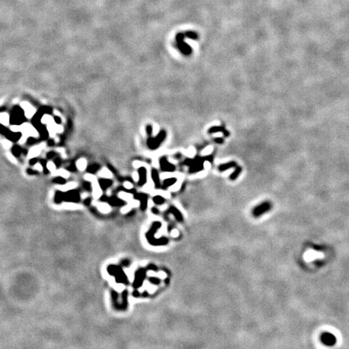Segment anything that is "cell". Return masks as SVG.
Wrapping results in <instances>:
<instances>
[{
  "label": "cell",
  "mask_w": 349,
  "mask_h": 349,
  "mask_svg": "<svg viewBox=\"0 0 349 349\" xmlns=\"http://www.w3.org/2000/svg\"><path fill=\"white\" fill-rule=\"evenodd\" d=\"M7 158H8L9 160L11 161V163H16V159H15V157H14L12 154H11L10 153H7Z\"/></svg>",
  "instance_id": "cell-34"
},
{
  "label": "cell",
  "mask_w": 349,
  "mask_h": 349,
  "mask_svg": "<svg viewBox=\"0 0 349 349\" xmlns=\"http://www.w3.org/2000/svg\"><path fill=\"white\" fill-rule=\"evenodd\" d=\"M237 167V163L234 162V161H230V162H229V163H223V164H221L218 166V170H219L220 171H226V170H229L230 169V168H233V167Z\"/></svg>",
  "instance_id": "cell-19"
},
{
  "label": "cell",
  "mask_w": 349,
  "mask_h": 349,
  "mask_svg": "<svg viewBox=\"0 0 349 349\" xmlns=\"http://www.w3.org/2000/svg\"><path fill=\"white\" fill-rule=\"evenodd\" d=\"M151 178L153 180V182L154 184V187L155 188L159 189L162 188V184L160 183V180H159V175H158V171L156 169H152L151 171Z\"/></svg>",
  "instance_id": "cell-14"
},
{
  "label": "cell",
  "mask_w": 349,
  "mask_h": 349,
  "mask_svg": "<svg viewBox=\"0 0 349 349\" xmlns=\"http://www.w3.org/2000/svg\"><path fill=\"white\" fill-rule=\"evenodd\" d=\"M34 168L36 170H37V171H42V166H41V164H39V163H37V164L35 165Z\"/></svg>",
  "instance_id": "cell-38"
},
{
  "label": "cell",
  "mask_w": 349,
  "mask_h": 349,
  "mask_svg": "<svg viewBox=\"0 0 349 349\" xmlns=\"http://www.w3.org/2000/svg\"><path fill=\"white\" fill-rule=\"evenodd\" d=\"M205 160H209V162L212 163V155L205 157V158L196 156L193 159L188 158L183 163V164L189 167V173H196V172H199V171L204 169V163L205 162Z\"/></svg>",
  "instance_id": "cell-1"
},
{
  "label": "cell",
  "mask_w": 349,
  "mask_h": 349,
  "mask_svg": "<svg viewBox=\"0 0 349 349\" xmlns=\"http://www.w3.org/2000/svg\"><path fill=\"white\" fill-rule=\"evenodd\" d=\"M159 165H160V168L163 171H166V172H172V171H176V166L168 162L167 158L166 156H163L160 158L159 160Z\"/></svg>",
  "instance_id": "cell-7"
},
{
  "label": "cell",
  "mask_w": 349,
  "mask_h": 349,
  "mask_svg": "<svg viewBox=\"0 0 349 349\" xmlns=\"http://www.w3.org/2000/svg\"><path fill=\"white\" fill-rule=\"evenodd\" d=\"M100 208L103 211H108V210H109V207H108L106 204H100Z\"/></svg>",
  "instance_id": "cell-37"
},
{
  "label": "cell",
  "mask_w": 349,
  "mask_h": 349,
  "mask_svg": "<svg viewBox=\"0 0 349 349\" xmlns=\"http://www.w3.org/2000/svg\"><path fill=\"white\" fill-rule=\"evenodd\" d=\"M321 340L323 344L327 346H334L336 343V337L331 333L329 332H325L321 335Z\"/></svg>",
  "instance_id": "cell-8"
},
{
  "label": "cell",
  "mask_w": 349,
  "mask_h": 349,
  "mask_svg": "<svg viewBox=\"0 0 349 349\" xmlns=\"http://www.w3.org/2000/svg\"><path fill=\"white\" fill-rule=\"evenodd\" d=\"M21 107L24 109V113H25V116H26L28 118H31V117L34 115L36 110H35L34 108H33L30 104H28V103L27 102H23L21 104Z\"/></svg>",
  "instance_id": "cell-12"
},
{
  "label": "cell",
  "mask_w": 349,
  "mask_h": 349,
  "mask_svg": "<svg viewBox=\"0 0 349 349\" xmlns=\"http://www.w3.org/2000/svg\"><path fill=\"white\" fill-rule=\"evenodd\" d=\"M55 174H58V175H59V176H61V177H63V178H68V177H69V175L67 171H65V170H64V169L58 170V171H56V173H55Z\"/></svg>",
  "instance_id": "cell-28"
},
{
  "label": "cell",
  "mask_w": 349,
  "mask_h": 349,
  "mask_svg": "<svg viewBox=\"0 0 349 349\" xmlns=\"http://www.w3.org/2000/svg\"><path fill=\"white\" fill-rule=\"evenodd\" d=\"M59 188H60L61 190H63V191H68V190H70V189L76 188V184L74 182H70L65 184L64 186H60Z\"/></svg>",
  "instance_id": "cell-23"
},
{
  "label": "cell",
  "mask_w": 349,
  "mask_h": 349,
  "mask_svg": "<svg viewBox=\"0 0 349 349\" xmlns=\"http://www.w3.org/2000/svg\"><path fill=\"white\" fill-rule=\"evenodd\" d=\"M9 116L7 113H0V122L5 125H7L9 123Z\"/></svg>",
  "instance_id": "cell-24"
},
{
  "label": "cell",
  "mask_w": 349,
  "mask_h": 349,
  "mask_svg": "<svg viewBox=\"0 0 349 349\" xmlns=\"http://www.w3.org/2000/svg\"><path fill=\"white\" fill-rule=\"evenodd\" d=\"M150 281L154 284H160V280L157 277H150Z\"/></svg>",
  "instance_id": "cell-33"
},
{
  "label": "cell",
  "mask_w": 349,
  "mask_h": 349,
  "mask_svg": "<svg viewBox=\"0 0 349 349\" xmlns=\"http://www.w3.org/2000/svg\"><path fill=\"white\" fill-rule=\"evenodd\" d=\"M161 226H162V225H161L160 222L155 221V222H154L153 225H152L151 229L150 230V231L146 234V238H147L148 239V242H149L151 245L164 246V245H167V243H168V242H169L168 239H167V238H165V237H163L162 239H155V238H154V233L156 232L157 230L161 227Z\"/></svg>",
  "instance_id": "cell-2"
},
{
  "label": "cell",
  "mask_w": 349,
  "mask_h": 349,
  "mask_svg": "<svg viewBox=\"0 0 349 349\" xmlns=\"http://www.w3.org/2000/svg\"><path fill=\"white\" fill-rule=\"evenodd\" d=\"M167 137V133L165 130H161L155 137H152L151 135L149 136L147 141V145L150 150H157L159 145L162 144Z\"/></svg>",
  "instance_id": "cell-3"
},
{
  "label": "cell",
  "mask_w": 349,
  "mask_h": 349,
  "mask_svg": "<svg viewBox=\"0 0 349 349\" xmlns=\"http://www.w3.org/2000/svg\"><path fill=\"white\" fill-rule=\"evenodd\" d=\"M124 186H125V188L127 189H130L132 188V184H130V183L129 182H125V184H124Z\"/></svg>",
  "instance_id": "cell-39"
},
{
  "label": "cell",
  "mask_w": 349,
  "mask_h": 349,
  "mask_svg": "<svg viewBox=\"0 0 349 349\" xmlns=\"http://www.w3.org/2000/svg\"><path fill=\"white\" fill-rule=\"evenodd\" d=\"M218 132L222 133L224 134V136L226 137L230 136V133H229V131H227V130L224 128V127H222V126H212V127H210L208 130V133L209 134H212V133H218Z\"/></svg>",
  "instance_id": "cell-13"
},
{
  "label": "cell",
  "mask_w": 349,
  "mask_h": 349,
  "mask_svg": "<svg viewBox=\"0 0 349 349\" xmlns=\"http://www.w3.org/2000/svg\"><path fill=\"white\" fill-rule=\"evenodd\" d=\"M167 212H170L171 214H173L174 217H176V219L178 221H180V222H183V221H184V217H183L181 212L175 206H171L169 209L167 210Z\"/></svg>",
  "instance_id": "cell-15"
},
{
  "label": "cell",
  "mask_w": 349,
  "mask_h": 349,
  "mask_svg": "<svg viewBox=\"0 0 349 349\" xmlns=\"http://www.w3.org/2000/svg\"><path fill=\"white\" fill-rule=\"evenodd\" d=\"M91 184H92V188H93L94 196L96 198L100 197V196H101V189H100V184H98L97 180L93 181V182H91Z\"/></svg>",
  "instance_id": "cell-20"
},
{
  "label": "cell",
  "mask_w": 349,
  "mask_h": 349,
  "mask_svg": "<svg viewBox=\"0 0 349 349\" xmlns=\"http://www.w3.org/2000/svg\"><path fill=\"white\" fill-rule=\"evenodd\" d=\"M11 130L13 132H20L23 133V134L25 136H32V137H38V133L33 125H31L30 124L24 123L21 125H15L11 127Z\"/></svg>",
  "instance_id": "cell-4"
},
{
  "label": "cell",
  "mask_w": 349,
  "mask_h": 349,
  "mask_svg": "<svg viewBox=\"0 0 349 349\" xmlns=\"http://www.w3.org/2000/svg\"><path fill=\"white\" fill-rule=\"evenodd\" d=\"M84 178L85 180H87V181H90V182H93V181L96 180V176H93V175H91V174H87V175L85 176Z\"/></svg>",
  "instance_id": "cell-31"
},
{
  "label": "cell",
  "mask_w": 349,
  "mask_h": 349,
  "mask_svg": "<svg viewBox=\"0 0 349 349\" xmlns=\"http://www.w3.org/2000/svg\"><path fill=\"white\" fill-rule=\"evenodd\" d=\"M45 145H46L45 144L42 143V144H41V145H37V146H35V147H33V149L30 150V152H29V154H28L29 158H34V157L37 156V155H38V154L41 153V150H42V149H44Z\"/></svg>",
  "instance_id": "cell-18"
},
{
  "label": "cell",
  "mask_w": 349,
  "mask_h": 349,
  "mask_svg": "<svg viewBox=\"0 0 349 349\" xmlns=\"http://www.w3.org/2000/svg\"><path fill=\"white\" fill-rule=\"evenodd\" d=\"M145 270H144V269H140V270H138V271L137 272V273H136V276H135L136 279H135V282L134 284H133V286L137 287V288L141 286V283L143 282L144 279H145Z\"/></svg>",
  "instance_id": "cell-10"
},
{
  "label": "cell",
  "mask_w": 349,
  "mask_h": 349,
  "mask_svg": "<svg viewBox=\"0 0 349 349\" xmlns=\"http://www.w3.org/2000/svg\"><path fill=\"white\" fill-rule=\"evenodd\" d=\"M153 202L155 203L156 204H158V205H160V204H164L165 199L163 196H155L153 197Z\"/></svg>",
  "instance_id": "cell-27"
},
{
  "label": "cell",
  "mask_w": 349,
  "mask_h": 349,
  "mask_svg": "<svg viewBox=\"0 0 349 349\" xmlns=\"http://www.w3.org/2000/svg\"><path fill=\"white\" fill-rule=\"evenodd\" d=\"M146 132L148 133V136L152 135V132H153V129H152L151 125H147L146 126Z\"/></svg>",
  "instance_id": "cell-35"
},
{
  "label": "cell",
  "mask_w": 349,
  "mask_h": 349,
  "mask_svg": "<svg viewBox=\"0 0 349 349\" xmlns=\"http://www.w3.org/2000/svg\"><path fill=\"white\" fill-rule=\"evenodd\" d=\"M146 174H147V172H146V169H145V167H139V169H138V176H139L138 185H139V186H143L145 183H146V180H147V176H146Z\"/></svg>",
  "instance_id": "cell-11"
},
{
  "label": "cell",
  "mask_w": 349,
  "mask_h": 349,
  "mask_svg": "<svg viewBox=\"0 0 349 349\" xmlns=\"http://www.w3.org/2000/svg\"><path fill=\"white\" fill-rule=\"evenodd\" d=\"M99 175H100L101 177H104V178H110V177H112V173H111V171H109V170L107 169V168H104L102 171H100Z\"/></svg>",
  "instance_id": "cell-26"
},
{
  "label": "cell",
  "mask_w": 349,
  "mask_h": 349,
  "mask_svg": "<svg viewBox=\"0 0 349 349\" xmlns=\"http://www.w3.org/2000/svg\"><path fill=\"white\" fill-rule=\"evenodd\" d=\"M176 181H177V179H176V178L166 179V180H164V181H163V184H162V189H163V190H166L167 188H169V187H171V186H172L173 184H175L176 183Z\"/></svg>",
  "instance_id": "cell-21"
},
{
  "label": "cell",
  "mask_w": 349,
  "mask_h": 349,
  "mask_svg": "<svg viewBox=\"0 0 349 349\" xmlns=\"http://www.w3.org/2000/svg\"><path fill=\"white\" fill-rule=\"evenodd\" d=\"M177 46L180 49L183 54L184 55H190L192 53V49L188 46V45H187L184 41V36L183 34H179L177 36Z\"/></svg>",
  "instance_id": "cell-6"
},
{
  "label": "cell",
  "mask_w": 349,
  "mask_h": 349,
  "mask_svg": "<svg viewBox=\"0 0 349 349\" xmlns=\"http://www.w3.org/2000/svg\"><path fill=\"white\" fill-rule=\"evenodd\" d=\"M214 141L218 144H223L224 142V140L221 137H216V138H214Z\"/></svg>",
  "instance_id": "cell-36"
},
{
  "label": "cell",
  "mask_w": 349,
  "mask_h": 349,
  "mask_svg": "<svg viewBox=\"0 0 349 349\" xmlns=\"http://www.w3.org/2000/svg\"><path fill=\"white\" fill-rule=\"evenodd\" d=\"M152 212H153V213H154V214H156V215H158V213H159V211H158V209L157 208H155V207H154V208H152Z\"/></svg>",
  "instance_id": "cell-41"
},
{
  "label": "cell",
  "mask_w": 349,
  "mask_h": 349,
  "mask_svg": "<svg viewBox=\"0 0 349 349\" xmlns=\"http://www.w3.org/2000/svg\"><path fill=\"white\" fill-rule=\"evenodd\" d=\"M47 129L51 137H54L57 133H61L63 130L62 127L59 125H57L54 119L47 124Z\"/></svg>",
  "instance_id": "cell-9"
},
{
  "label": "cell",
  "mask_w": 349,
  "mask_h": 349,
  "mask_svg": "<svg viewBox=\"0 0 349 349\" xmlns=\"http://www.w3.org/2000/svg\"><path fill=\"white\" fill-rule=\"evenodd\" d=\"M2 145H3L6 149H8V148H10L11 146V142L10 141H8V140H3V141H2Z\"/></svg>",
  "instance_id": "cell-32"
},
{
  "label": "cell",
  "mask_w": 349,
  "mask_h": 349,
  "mask_svg": "<svg viewBox=\"0 0 349 349\" xmlns=\"http://www.w3.org/2000/svg\"><path fill=\"white\" fill-rule=\"evenodd\" d=\"M101 183H102V184L104 185V188H106L107 186H109V185L111 184V182H109V181H107L106 182V181H104V180H103Z\"/></svg>",
  "instance_id": "cell-40"
},
{
  "label": "cell",
  "mask_w": 349,
  "mask_h": 349,
  "mask_svg": "<svg viewBox=\"0 0 349 349\" xmlns=\"http://www.w3.org/2000/svg\"><path fill=\"white\" fill-rule=\"evenodd\" d=\"M86 166H87V161L85 160L84 158H81V159H79V160L77 162V167H78V168L80 170V171H83V170H85Z\"/></svg>",
  "instance_id": "cell-25"
},
{
  "label": "cell",
  "mask_w": 349,
  "mask_h": 349,
  "mask_svg": "<svg viewBox=\"0 0 349 349\" xmlns=\"http://www.w3.org/2000/svg\"><path fill=\"white\" fill-rule=\"evenodd\" d=\"M53 120L52 117H50V115H48V114H46V115H44L43 117H42V119H41V122L43 124H47L49 123V122H50L51 121Z\"/></svg>",
  "instance_id": "cell-29"
},
{
  "label": "cell",
  "mask_w": 349,
  "mask_h": 349,
  "mask_svg": "<svg viewBox=\"0 0 349 349\" xmlns=\"http://www.w3.org/2000/svg\"><path fill=\"white\" fill-rule=\"evenodd\" d=\"M47 168H48L51 172H53V173L54 174L56 173V167H55L54 163H52V162H49V163H47Z\"/></svg>",
  "instance_id": "cell-30"
},
{
  "label": "cell",
  "mask_w": 349,
  "mask_h": 349,
  "mask_svg": "<svg viewBox=\"0 0 349 349\" xmlns=\"http://www.w3.org/2000/svg\"><path fill=\"white\" fill-rule=\"evenodd\" d=\"M55 182H56V183L59 182L60 184H62L63 181H62V180H61V179H59V180H58V179H57V180H55Z\"/></svg>",
  "instance_id": "cell-42"
},
{
  "label": "cell",
  "mask_w": 349,
  "mask_h": 349,
  "mask_svg": "<svg viewBox=\"0 0 349 349\" xmlns=\"http://www.w3.org/2000/svg\"><path fill=\"white\" fill-rule=\"evenodd\" d=\"M241 172H242V167H241L240 166H237V167H235V170H234V172L230 175V179L231 180H236V179L239 177V176L240 175Z\"/></svg>",
  "instance_id": "cell-22"
},
{
  "label": "cell",
  "mask_w": 349,
  "mask_h": 349,
  "mask_svg": "<svg viewBox=\"0 0 349 349\" xmlns=\"http://www.w3.org/2000/svg\"><path fill=\"white\" fill-rule=\"evenodd\" d=\"M135 198H137L141 202V208L142 210H145L147 206L148 202V196L145 193H139L137 196H135Z\"/></svg>",
  "instance_id": "cell-16"
},
{
  "label": "cell",
  "mask_w": 349,
  "mask_h": 349,
  "mask_svg": "<svg viewBox=\"0 0 349 349\" xmlns=\"http://www.w3.org/2000/svg\"><path fill=\"white\" fill-rule=\"evenodd\" d=\"M272 208V203L269 201H264L261 203V204H258L252 210V215L255 217H259L260 216H262L263 214H264L265 212L270 211Z\"/></svg>",
  "instance_id": "cell-5"
},
{
  "label": "cell",
  "mask_w": 349,
  "mask_h": 349,
  "mask_svg": "<svg viewBox=\"0 0 349 349\" xmlns=\"http://www.w3.org/2000/svg\"><path fill=\"white\" fill-rule=\"evenodd\" d=\"M11 121L14 122L15 124H20L23 121V115H22V112L20 109L19 110L18 109H15L14 111V115L11 118Z\"/></svg>",
  "instance_id": "cell-17"
}]
</instances>
